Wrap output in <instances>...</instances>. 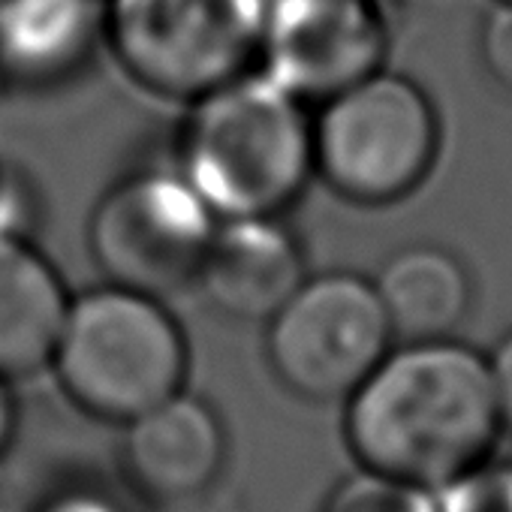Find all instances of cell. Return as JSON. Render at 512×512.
<instances>
[{"label":"cell","mask_w":512,"mask_h":512,"mask_svg":"<svg viewBox=\"0 0 512 512\" xmlns=\"http://www.w3.org/2000/svg\"><path fill=\"white\" fill-rule=\"evenodd\" d=\"M103 40V0H0V82L49 91L76 79Z\"/></svg>","instance_id":"8fae6325"},{"label":"cell","mask_w":512,"mask_h":512,"mask_svg":"<svg viewBox=\"0 0 512 512\" xmlns=\"http://www.w3.org/2000/svg\"><path fill=\"white\" fill-rule=\"evenodd\" d=\"M181 166L217 217H278L314 175V124L299 97L247 73L193 100Z\"/></svg>","instance_id":"7a4b0ae2"},{"label":"cell","mask_w":512,"mask_h":512,"mask_svg":"<svg viewBox=\"0 0 512 512\" xmlns=\"http://www.w3.org/2000/svg\"><path fill=\"white\" fill-rule=\"evenodd\" d=\"M16 431V404L10 395V383L0 380V452H4Z\"/></svg>","instance_id":"d6986e66"},{"label":"cell","mask_w":512,"mask_h":512,"mask_svg":"<svg viewBox=\"0 0 512 512\" xmlns=\"http://www.w3.org/2000/svg\"><path fill=\"white\" fill-rule=\"evenodd\" d=\"M4 187H7V181H4V172H0V205H4Z\"/></svg>","instance_id":"ffe728a7"},{"label":"cell","mask_w":512,"mask_h":512,"mask_svg":"<svg viewBox=\"0 0 512 512\" xmlns=\"http://www.w3.org/2000/svg\"><path fill=\"white\" fill-rule=\"evenodd\" d=\"M344 404L359 467L428 491L485 464L503 434L488 359L452 338L389 350Z\"/></svg>","instance_id":"6da1fadb"},{"label":"cell","mask_w":512,"mask_h":512,"mask_svg":"<svg viewBox=\"0 0 512 512\" xmlns=\"http://www.w3.org/2000/svg\"><path fill=\"white\" fill-rule=\"evenodd\" d=\"M440 512H512V464H479L437 491Z\"/></svg>","instance_id":"9a60e30c"},{"label":"cell","mask_w":512,"mask_h":512,"mask_svg":"<svg viewBox=\"0 0 512 512\" xmlns=\"http://www.w3.org/2000/svg\"><path fill=\"white\" fill-rule=\"evenodd\" d=\"M485 58L491 70L512 88V7L503 4L485 31Z\"/></svg>","instance_id":"2e32d148"},{"label":"cell","mask_w":512,"mask_h":512,"mask_svg":"<svg viewBox=\"0 0 512 512\" xmlns=\"http://www.w3.org/2000/svg\"><path fill=\"white\" fill-rule=\"evenodd\" d=\"M389 25L377 0H269L263 73L302 103H326L383 70Z\"/></svg>","instance_id":"ba28073f"},{"label":"cell","mask_w":512,"mask_h":512,"mask_svg":"<svg viewBox=\"0 0 512 512\" xmlns=\"http://www.w3.org/2000/svg\"><path fill=\"white\" fill-rule=\"evenodd\" d=\"M40 512H118V506L94 491H70L49 500Z\"/></svg>","instance_id":"ac0fdd59"},{"label":"cell","mask_w":512,"mask_h":512,"mask_svg":"<svg viewBox=\"0 0 512 512\" xmlns=\"http://www.w3.org/2000/svg\"><path fill=\"white\" fill-rule=\"evenodd\" d=\"M323 512H440L437 491L362 470L344 479L326 500Z\"/></svg>","instance_id":"5bb4252c"},{"label":"cell","mask_w":512,"mask_h":512,"mask_svg":"<svg viewBox=\"0 0 512 512\" xmlns=\"http://www.w3.org/2000/svg\"><path fill=\"white\" fill-rule=\"evenodd\" d=\"M70 296L28 235L0 229V380L49 368Z\"/></svg>","instance_id":"7c38bea8"},{"label":"cell","mask_w":512,"mask_h":512,"mask_svg":"<svg viewBox=\"0 0 512 512\" xmlns=\"http://www.w3.org/2000/svg\"><path fill=\"white\" fill-rule=\"evenodd\" d=\"M374 290L392 335L410 341L452 338L470 311L467 269L449 250L407 247L380 269Z\"/></svg>","instance_id":"4fadbf2b"},{"label":"cell","mask_w":512,"mask_h":512,"mask_svg":"<svg viewBox=\"0 0 512 512\" xmlns=\"http://www.w3.org/2000/svg\"><path fill=\"white\" fill-rule=\"evenodd\" d=\"M49 371L79 410L127 425L184 389L187 341L160 299L106 284L70 299Z\"/></svg>","instance_id":"3957f363"},{"label":"cell","mask_w":512,"mask_h":512,"mask_svg":"<svg viewBox=\"0 0 512 512\" xmlns=\"http://www.w3.org/2000/svg\"><path fill=\"white\" fill-rule=\"evenodd\" d=\"M124 428V476L148 503H190L217 482L226 461V437L205 401L178 392Z\"/></svg>","instance_id":"9c48e42d"},{"label":"cell","mask_w":512,"mask_h":512,"mask_svg":"<svg viewBox=\"0 0 512 512\" xmlns=\"http://www.w3.org/2000/svg\"><path fill=\"white\" fill-rule=\"evenodd\" d=\"M488 368H491V380H494L500 425H503V431L512 434V332L488 356Z\"/></svg>","instance_id":"e0dca14e"},{"label":"cell","mask_w":512,"mask_h":512,"mask_svg":"<svg viewBox=\"0 0 512 512\" xmlns=\"http://www.w3.org/2000/svg\"><path fill=\"white\" fill-rule=\"evenodd\" d=\"M440 124L425 91L374 73L323 103L314 121V172L344 199L392 205L431 172Z\"/></svg>","instance_id":"5b68a950"},{"label":"cell","mask_w":512,"mask_h":512,"mask_svg":"<svg viewBox=\"0 0 512 512\" xmlns=\"http://www.w3.org/2000/svg\"><path fill=\"white\" fill-rule=\"evenodd\" d=\"M305 260L275 217H232L214 229L196 287L232 320H272L302 287Z\"/></svg>","instance_id":"30bf717a"},{"label":"cell","mask_w":512,"mask_h":512,"mask_svg":"<svg viewBox=\"0 0 512 512\" xmlns=\"http://www.w3.org/2000/svg\"><path fill=\"white\" fill-rule=\"evenodd\" d=\"M214 229L217 214L184 175L142 172L97 202L88 247L106 284L163 299L196 284Z\"/></svg>","instance_id":"8992f818"},{"label":"cell","mask_w":512,"mask_h":512,"mask_svg":"<svg viewBox=\"0 0 512 512\" xmlns=\"http://www.w3.org/2000/svg\"><path fill=\"white\" fill-rule=\"evenodd\" d=\"M392 326L359 275L305 278L269 320L266 353L275 377L299 398L347 401L392 350Z\"/></svg>","instance_id":"52a82bcc"},{"label":"cell","mask_w":512,"mask_h":512,"mask_svg":"<svg viewBox=\"0 0 512 512\" xmlns=\"http://www.w3.org/2000/svg\"><path fill=\"white\" fill-rule=\"evenodd\" d=\"M269 0H103V40L145 91L199 100L260 61Z\"/></svg>","instance_id":"277c9868"},{"label":"cell","mask_w":512,"mask_h":512,"mask_svg":"<svg viewBox=\"0 0 512 512\" xmlns=\"http://www.w3.org/2000/svg\"><path fill=\"white\" fill-rule=\"evenodd\" d=\"M500 4H509V7H512V0H500Z\"/></svg>","instance_id":"44dd1931"}]
</instances>
